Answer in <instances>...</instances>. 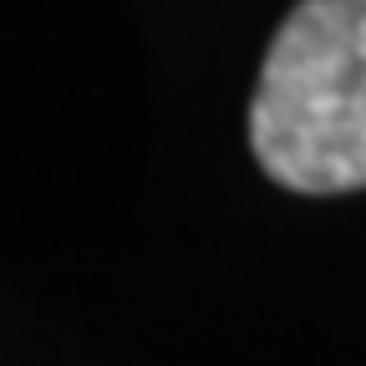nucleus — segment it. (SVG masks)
<instances>
[{"mask_svg":"<svg viewBox=\"0 0 366 366\" xmlns=\"http://www.w3.org/2000/svg\"><path fill=\"white\" fill-rule=\"evenodd\" d=\"M259 168L295 194L366 189V0H300L249 102Z\"/></svg>","mask_w":366,"mask_h":366,"instance_id":"f257e3e1","label":"nucleus"}]
</instances>
